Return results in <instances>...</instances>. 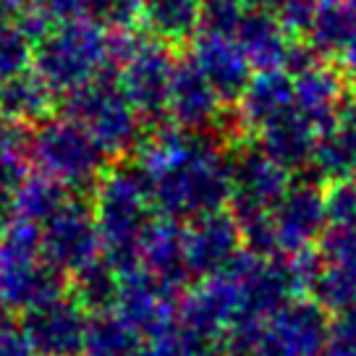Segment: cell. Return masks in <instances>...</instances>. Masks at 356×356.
<instances>
[{
  "mask_svg": "<svg viewBox=\"0 0 356 356\" xmlns=\"http://www.w3.org/2000/svg\"><path fill=\"white\" fill-rule=\"evenodd\" d=\"M309 293H314V301L323 309L343 312L356 307V262L323 259V270Z\"/></svg>",
  "mask_w": 356,
  "mask_h": 356,
  "instance_id": "cell-26",
  "label": "cell"
},
{
  "mask_svg": "<svg viewBox=\"0 0 356 356\" xmlns=\"http://www.w3.org/2000/svg\"><path fill=\"white\" fill-rule=\"evenodd\" d=\"M231 212H210L184 225V257L191 275L207 280L222 275L244 249Z\"/></svg>",
  "mask_w": 356,
  "mask_h": 356,
  "instance_id": "cell-8",
  "label": "cell"
},
{
  "mask_svg": "<svg viewBox=\"0 0 356 356\" xmlns=\"http://www.w3.org/2000/svg\"><path fill=\"white\" fill-rule=\"evenodd\" d=\"M327 330V309L317 301L293 299L262 325V333L246 356H325Z\"/></svg>",
  "mask_w": 356,
  "mask_h": 356,
  "instance_id": "cell-6",
  "label": "cell"
},
{
  "mask_svg": "<svg viewBox=\"0 0 356 356\" xmlns=\"http://www.w3.org/2000/svg\"><path fill=\"white\" fill-rule=\"evenodd\" d=\"M66 118L76 121L100 145L108 157L123 155L131 147L142 145V118L134 111L121 81L97 76L81 89L68 95Z\"/></svg>",
  "mask_w": 356,
  "mask_h": 356,
  "instance_id": "cell-4",
  "label": "cell"
},
{
  "mask_svg": "<svg viewBox=\"0 0 356 356\" xmlns=\"http://www.w3.org/2000/svg\"><path fill=\"white\" fill-rule=\"evenodd\" d=\"M170 79L173 66L157 47H147L145 53L129 56L121 71V87L142 121H160L168 115Z\"/></svg>",
  "mask_w": 356,
  "mask_h": 356,
  "instance_id": "cell-14",
  "label": "cell"
},
{
  "mask_svg": "<svg viewBox=\"0 0 356 356\" xmlns=\"http://www.w3.org/2000/svg\"><path fill=\"white\" fill-rule=\"evenodd\" d=\"M325 356H356V307L335 312V317H330Z\"/></svg>",
  "mask_w": 356,
  "mask_h": 356,
  "instance_id": "cell-28",
  "label": "cell"
},
{
  "mask_svg": "<svg viewBox=\"0 0 356 356\" xmlns=\"http://www.w3.org/2000/svg\"><path fill=\"white\" fill-rule=\"evenodd\" d=\"M102 238L95 218V207L71 200L42 225V259L63 275H76L79 270L100 259Z\"/></svg>",
  "mask_w": 356,
  "mask_h": 356,
  "instance_id": "cell-5",
  "label": "cell"
},
{
  "mask_svg": "<svg viewBox=\"0 0 356 356\" xmlns=\"http://www.w3.org/2000/svg\"><path fill=\"white\" fill-rule=\"evenodd\" d=\"M102 47L87 37H63L37 56V76L53 92H76L100 74Z\"/></svg>",
  "mask_w": 356,
  "mask_h": 356,
  "instance_id": "cell-13",
  "label": "cell"
},
{
  "mask_svg": "<svg viewBox=\"0 0 356 356\" xmlns=\"http://www.w3.org/2000/svg\"><path fill=\"white\" fill-rule=\"evenodd\" d=\"M68 200H71V191L66 186H60L58 181L40 173V176L24 178L19 189L8 197V207L16 218H24L42 228Z\"/></svg>",
  "mask_w": 356,
  "mask_h": 356,
  "instance_id": "cell-24",
  "label": "cell"
},
{
  "mask_svg": "<svg viewBox=\"0 0 356 356\" xmlns=\"http://www.w3.org/2000/svg\"><path fill=\"white\" fill-rule=\"evenodd\" d=\"M197 66L202 68V74L207 76V81L220 95L222 102H238V97L244 95V89L252 81L249 60L244 58V53H238L236 47L218 42V40L202 44Z\"/></svg>",
  "mask_w": 356,
  "mask_h": 356,
  "instance_id": "cell-21",
  "label": "cell"
},
{
  "mask_svg": "<svg viewBox=\"0 0 356 356\" xmlns=\"http://www.w3.org/2000/svg\"><path fill=\"white\" fill-rule=\"evenodd\" d=\"M327 228H356V181H333L325 189Z\"/></svg>",
  "mask_w": 356,
  "mask_h": 356,
  "instance_id": "cell-27",
  "label": "cell"
},
{
  "mask_svg": "<svg viewBox=\"0 0 356 356\" xmlns=\"http://www.w3.org/2000/svg\"><path fill=\"white\" fill-rule=\"evenodd\" d=\"M293 100L307 121L323 131L343 108V84L330 68L312 66L299 76H293Z\"/></svg>",
  "mask_w": 356,
  "mask_h": 356,
  "instance_id": "cell-20",
  "label": "cell"
},
{
  "mask_svg": "<svg viewBox=\"0 0 356 356\" xmlns=\"http://www.w3.org/2000/svg\"><path fill=\"white\" fill-rule=\"evenodd\" d=\"M222 100L202 74L197 60H186L173 68L168 118L173 126L189 134H204L220 121Z\"/></svg>",
  "mask_w": 356,
  "mask_h": 356,
  "instance_id": "cell-12",
  "label": "cell"
},
{
  "mask_svg": "<svg viewBox=\"0 0 356 356\" xmlns=\"http://www.w3.org/2000/svg\"><path fill=\"white\" fill-rule=\"evenodd\" d=\"M145 338L118 312L92 314L81 356H142Z\"/></svg>",
  "mask_w": 356,
  "mask_h": 356,
  "instance_id": "cell-23",
  "label": "cell"
},
{
  "mask_svg": "<svg viewBox=\"0 0 356 356\" xmlns=\"http://www.w3.org/2000/svg\"><path fill=\"white\" fill-rule=\"evenodd\" d=\"M53 105V89L37 74H16L0 84V118L16 123H40Z\"/></svg>",
  "mask_w": 356,
  "mask_h": 356,
  "instance_id": "cell-22",
  "label": "cell"
},
{
  "mask_svg": "<svg viewBox=\"0 0 356 356\" xmlns=\"http://www.w3.org/2000/svg\"><path fill=\"white\" fill-rule=\"evenodd\" d=\"M178 296L176 291L155 280L145 267L121 275V296L115 312L126 323L136 327L142 338H157L170 330L178 320Z\"/></svg>",
  "mask_w": 356,
  "mask_h": 356,
  "instance_id": "cell-10",
  "label": "cell"
},
{
  "mask_svg": "<svg viewBox=\"0 0 356 356\" xmlns=\"http://www.w3.org/2000/svg\"><path fill=\"white\" fill-rule=\"evenodd\" d=\"M24 178H26L24 157L0 149V200H8Z\"/></svg>",
  "mask_w": 356,
  "mask_h": 356,
  "instance_id": "cell-29",
  "label": "cell"
},
{
  "mask_svg": "<svg viewBox=\"0 0 356 356\" xmlns=\"http://www.w3.org/2000/svg\"><path fill=\"white\" fill-rule=\"evenodd\" d=\"M341 58L348 66V71L356 74V0L351 3V8H346V42Z\"/></svg>",
  "mask_w": 356,
  "mask_h": 356,
  "instance_id": "cell-31",
  "label": "cell"
},
{
  "mask_svg": "<svg viewBox=\"0 0 356 356\" xmlns=\"http://www.w3.org/2000/svg\"><path fill=\"white\" fill-rule=\"evenodd\" d=\"M95 218L102 252L121 275L142 265V246L155 225V202L149 181L139 168H115L97 184Z\"/></svg>",
  "mask_w": 356,
  "mask_h": 356,
  "instance_id": "cell-2",
  "label": "cell"
},
{
  "mask_svg": "<svg viewBox=\"0 0 356 356\" xmlns=\"http://www.w3.org/2000/svg\"><path fill=\"white\" fill-rule=\"evenodd\" d=\"M139 170L165 220H197L231 204V160L204 134L157 126L139 145Z\"/></svg>",
  "mask_w": 356,
  "mask_h": 356,
  "instance_id": "cell-1",
  "label": "cell"
},
{
  "mask_svg": "<svg viewBox=\"0 0 356 356\" xmlns=\"http://www.w3.org/2000/svg\"><path fill=\"white\" fill-rule=\"evenodd\" d=\"M312 168L330 184L356 176V105L343 102L338 115L320 131Z\"/></svg>",
  "mask_w": 356,
  "mask_h": 356,
  "instance_id": "cell-16",
  "label": "cell"
},
{
  "mask_svg": "<svg viewBox=\"0 0 356 356\" xmlns=\"http://www.w3.org/2000/svg\"><path fill=\"white\" fill-rule=\"evenodd\" d=\"M317 136H320V131L293 105L286 115L267 123L259 131V149L291 173V170H299L304 165H312Z\"/></svg>",
  "mask_w": 356,
  "mask_h": 356,
  "instance_id": "cell-17",
  "label": "cell"
},
{
  "mask_svg": "<svg viewBox=\"0 0 356 356\" xmlns=\"http://www.w3.org/2000/svg\"><path fill=\"white\" fill-rule=\"evenodd\" d=\"M26 157H32L42 176L58 181L68 191L97 186L108 163L100 145L66 115L40 121L32 131Z\"/></svg>",
  "mask_w": 356,
  "mask_h": 356,
  "instance_id": "cell-3",
  "label": "cell"
},
{
  "mask_svg": "<svg viewBox=\"0 0 356 356\" xmlns=\"http://www.w3.org/2000/svg\"><path fill=\"white\" fill-rule=\"evenodd\" d=\"M293 105V79L283 71L270 68L252 79L244 95L238 97V121L244 129H254L259 134L267 123L278 121Z\"/></svg>",
  "mask_w": 356,
  "mask_h": 356,
  "instance_id": "cell-19",
  "label": "cell"
},
{
  "mask_svg": "<svg viewBox=\"0 0 356 356\" xmlns=\"http://www.w3.org/2000/svg\"><path fill=\"white\" fill-rule=\"evenodd\" d=\"M66 275L44 259L0 267V304L11 312H29L40 304L66 296Z\"/></svg>",
  "mask_w": 356,
  "mask_h": 356,
  "instance_id": "cell-15",
  "label": "cell"
},
{
  "mask_svg": "<svg viewBox=\"0 0 356 356\" xmlns=\"http://www.w3.org/2000/svg\"><path fill=\"white\" fill-rule=\"evenodd\" d=\"M273 225L278 238V252L283 257H296L309 252L314 241H320L327 231L325 215V191L314 184H293L280 197L273 210Z\"/></svg>",
  "mask_w": 356,
  "mask_h": 356,
  "instance_id": "cell-11",
  "label": "cell"
},
{
  "mask_svg": "<svg viewBox=\"0 0 356 356\" xmlns=\"http://www.w3.org/2000/svg\"><path fill=\"white\" fill-rule=\"evenodd\" d=\"M289 170L267 157L259 147L241 152L231 163V215H265L273 212L289 191Z\"/></svg>",
  "mask_w": 356,
  "mask_h": 356,
  "instance_id": "cell-9",
  "label": "cell"
},
{
  "mask_svg": "<svg viewBox=\"0 0 356 356\" xmlns=\"http://www.w3.org/2000/svg\"><path fill=\"white\" fill-rule=\"evenodd\" d=\"M71 296L92 314L115 312V304L121 296V273L105 257H100L74 275V293Z\"/></svg>",
  "mask_w": 356,
  "mask_h": 356,
  "instance_id": "cell-25",
  "label": "cell"
},
{
  "mask_svg": "<svg viewBox=\"0 0 356 356\" xmlns=\"http://www.w3.org/2000/svg\"><path fill=\"white\" fill-rule=\"evenodd\" d=\"M89 312L74 296H60L22 314V330L37 356H81Z\"/></svg>",
  "mask_w": 356,
  "mask_h": 356,
  "instance_id": "cell-7",
  "label": "cell"
},
{
  "mask_svg": "<svg viewBox=\"0 0 356 356\" xmlns=\"http://www.w3.org/2000/svg\"><path fill=\"white\" fill-rule=\"evenodd\" d=\"M142 267L176 293L186 289L191 273L184 257V228L176 220H155L142 246Z\"/></svg>",
  "mask_w": 356,
  "mask_h": 356,
  "instance_id": "cell-18",
  "label": "cell"
},
{
  "mask_svg": "<svg viewBox=\"0 0 356 356\" xmlns=\"http://www.w3.org/2000/svg\"><path fill=\"white\" fill-rule=\"evenodd\" d=\"M0 356H37L32 343H29L26 335H24L22 323L0 330Z\"/></svg>",
  "mask_w": 356,
  "mask_h": 356,
  "instance_id": "cell-30",
  "label": "cell"
}]
</instances>
